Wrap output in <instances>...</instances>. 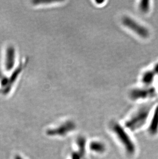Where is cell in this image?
<instances>
[{"mask_svg":"<svg viewBox=\"0 0 158 159\" xmlns=\"http://www.w3.org/2000/svg\"><path fill=\"white\" fill-rule=\"evenodd\" d=\"M151 69L153 70L154 73L156 74L157 76H158V61L157 62V63H156L155 65H154V67L152 68Z\"/></svg>","mask_w":158,"mask_h":159,"instance_id":"8fae6325","label":"cell"},{"mask_svg":"<svg viewBox=\"0 0 158 159\" xmlns=\"http://www.w3.org/2000/svg\"><path fill=\"white\" fill-rule=\"evenodd\" d=\"M3 75H2L1 72L0 71V81H1V80L2 78L3 77Z\"/></svg>","mask_w":158,"mask_h":159,"instance_id":"4fadbf2b","label":"cell"},{"mask_svg":"<svg viewBox=\"0 0 158 159\" xmlns=\"http://www.w3.org/2000/svg\"><path fill=\"white\" fill-rule=\"evenodd\" d=\"M157 95V90L152 86L149 87L142 86L134 88L130 90L128 93L129 99L134 102L152 99Z\"/></svg>","mask_w":158,"mask_h":159,"instance_id":"277c9868","label":"cell"},{"mask_svg":"<svg viewBox=\"0 0 158 159\" xmlns=\"http://www.w3.org/2000/svg\"><path fill=\"white\" fill-rule=\"evenodd\" d=\"M157 80H158V76H157Z\"/></svg>","mask_w":158,"mask_h":159,"instance_id":"5bb4252c","label":"cell"},{"mask_svg":"<svg viewBox=\"0 0 158 159\" xmlns=\"http://www.w3.org/2000/svg\"><path fill=\"white\" fill-rule=\"evenodd\" d=\"M15 159H24L21 156H20L19 155H15Z\"/></svg>","mask_w":158,"mask_h":159,"instance_id":"7c38bea8","label":"cell"},{"mask_svg":"<svg viewBox=\"0 0 158 159\" xmlns=\"http://www.w3.org/2000/svg\"><path fill=\"white\" fill-rule=\"evenodd\" d=\"M151 1L145 0H142L139 2L138 7L140 12L144 15L149 14L151 8Z\"/></svg>","mask_w":158,"mask_h":159,"instance_id":"30bf717a","label":"cell"},{"mask_svg":"<svg viewBox=\"0 0 158 159\" xmlns=\"http://www.w3.org/2000/svg\"><path fill=\"white\" fill-rule=\"evenodd\" d=\"M16 51L12 45H9L5 51L3 66L5 71L11 72L15 69L16 62Z\"/></svg>","mask_w":158,"mask_h":159,"instance_id":"8992f818","label":"cell"},{"mask_svg":"<svg viewBox=\"0 0 158 159\" xmlns=\"http://www.w3.org/2000/svg\"><path fill=\"white\" fill-rule=\"evenodd\" d=\"M77 125L73 120H68L46 130V134L50 137H65L76 129Z\"/></svg>","mask_w":158,"mask_h":159,"instance_id":"5b68a950","label":"cell"},{"mask_svg":"<svg viewBox=\"0 0 158 159\" xmlns=\"http://www.w3.org/2000/svg\"><path fill=\"white\" fill-rule=\"evenodd\" d=\"M157 76L152 69L147 70L141 74L140 77L141 83L144 86H152V84Z\"/></svg>","mask_w":158,"mask_h":159,"instance_id":"ba28073f","label":"cell"},{"mask_svg":"<svg viewBox=\"0 0 158 159\" xmlns=\"http://www.w3.org/2000/svg\"><path fill=\"white\" fill-rule=\"evenodd\" d=\"M109 128L127 155L129 156H134L137 152V146L130 135L129 131L124 126L116 121L111 122Z\"/></svg>","mask_w":158,"mask_h":159,"instance_id":"7a4b0ae2","label":"cell"},{"mask_svg":"<svg viewBox=\"0 0 158 159\" xmlns=\"http://www.w3.org/2000/svg\"><path fill=\"white\" fill-rule=\"evenodd\" d=\"M148 132L151 135H155L158 132V105L153 111L152 117L148 128Z\"/></svg>","mask_w":158,"mask_h":159,"instance_id":"9c48e42d","label":"cell"},{"mask_svg":"<svg viewBox=\"0 0 158 159\" xmlns=\"http://www.w3.org/2000/svg\"><path fill=\"white\" fill-rule=\"evenodd\" d=\"M122 23L126 29L141 38L146 39L149 38L150 32L147 27L134 18L125 16L122 19Z\"/></svg>","mask_w":158,"mask_h":159,"instance_id":"3957f363","label":"cell"},{"mask_svg":"<svg viewBox=\"0 0 158 159\" xmlns=\"http://www.w3.org/2000/svg\"><path fill=\"white\" fill-rule=\"evenodd\" d=\"M88 148L90 152L97 155H103L107 150L105 144L100 140H93L90 142L88 144Z\"/></svg>","mask_w":158,"mask_h":159,"instance_id":"52a82bcc","label":"cell"},{"mask_svg":"<svg viewBox=\"0 0 158 159\" xmlns=\"http://www.w3.org/2000/svg\"><path fill=\"white\" fill-rule=\"evenodd\" d=\"M153 108L151 104H144L138 107L125 120L124 127L132 132L141 129L147 122Z\"/></svg>","mask_w":158,"mask_h":159,"instance_id":"6da1fadb","label":"cell"}]
</instances>
